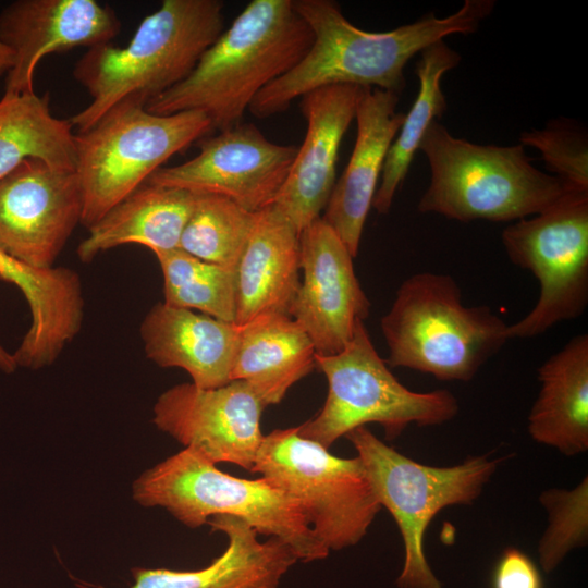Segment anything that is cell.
<instances>
[{
  "label": "cell",
  "instance_id": "6da1fadb",
  "mask_svg": "<svg viewBox=\"0 0 588 588\" xmlns=\"http://www.w3.org/2000/svg\"><path fill=\"white\" fill-rule=\"evenodd\" d=\"M314 35L306 54L289 72L271 82L247 111L266 119L287 110L303 95L330 85L379 88L400 96L407 62L446 36L468 35L493 11L494 0H465L445 17L434 14L388 32H368L353 25L331 0H292Z\"/></svg>",
  "mask_w": 588,
  "mask_h": 588
},
{
  "label": "cell",
  "instance_id": "7a4b0ae2",
  "mask_svg": "<svg viewBox=\"0 0 588 588\" xmlns=\"http://www.w3.org/2000/svg\"><path fill=\"white\" fill-rule=\"evenodd\" d=\"M313 41L292 0H253L188 76L145 108L159 115L200 111L212 132L234 126L257 94L296 65Z\"/></svg>",
  "mask_w": 588,
  "mask_h": 588
},
{
  "label": "cell",
  "instance_id": "3957f363",
  "mask_svg": "<svg viewBox=\"0 0 588 588\" xmlns=\"http://www.w3.org/2000/svg\"><path fill=\"white\" fill-rule=\"evenodd\" d=\"M223 8L219 0H163L125 47L88 48L73 69L91 98L70 118L76 133L89 130L119 102L146 107L186 78L223 32Z\"/></svg>",
  "mask_w": 588,
  "mask_h": 588
},
{
  "label": "cell",
  "instance_id": "277c9868",
  "mask_svg": "<svg viewBox=\"0 0 588 588\" xmlns=\"http://www.w3.org/2000/svg\"><path fill=\"white\" fill-rule=\"evenodd\" d=\"M419 150L430 166V184L418 210L468 222H510L535 216L571 187L532 166L522 144L481 145L453 136L439 121Z\"/></svg>",
  "mask_w": 588,
  "mask_h": 588
},
{
  "label": "cell",
  "instance_id": "5b68a950",
  "mask_svg": "<svg viewBox=\"0 0 588 588\" xmlns=\"http://www.w3.org/2000/svg\"><path fill=\"white\" fill-rule=\"evenodd\" d=\"M387 364L442 381H470L506 343L507 326L488 306L464 305L453 277L418 272L381 318Z\"/></svg>",
  "mask_w": 588,
  "mask_h": 588
},
{
  "label": "cell",
  "instance_id": "8992f818",
  "mask_svg": "<svg viewBox=\"0 0 588 588\" xmlns=\"http://www.w3.org/2000/svg\"><path fill=\"white\" fill-rule=\"evenodd\" d=\"M133 498L143 506L166 509L191 528L216 515L238 517L258 535L285 542L304 562L330 552L289 494L264 477L252 480L222 473L191 448L144 471L133 483Z\"/></svg>",
  "mask_w": 588,
  "mask_h": 588
},
{
  "label": "cell",
  "instance_id": "52a82bcc",
  "mask_svg": "<svg viewBox=\"0 0 588 588\" xmlns=\"http://www.w3.org/2000/svg\"><path fill=\"white\" fill-rule=\"evenodd\" d=\"M211 133L210 120L200 111L159 115L128 100L112 107L89 130L74 135L81 223L93 226L169 158Z\"/></svg>",
  "mask_w": 588,
  "mask_h": 588
},
{
  "label": "cell",
  "instance_id": "ba28073f",
  "mask_svg": "<svg viewBox=\"0 0 588 588\" xmlns=\"http://www.w3.org/2000/svg\"><path fill=\"white\" fill-rule=\"evenodd\" d=\"M316 367L327 378L328 394L321 411L297 429L326 449L369 422L381 425L385 438L393 440L411 424L439 426L458 413V402L448 390L414 392L404 387L379 356L364 321L340 353L316 354Z\"/></svg>",
  "mask_w": 588,
  "mask_h": 588
},
{
  "label": "cell",
  "instance_id": "9c48e42d",
  "mask_svg": "<svg viewBox=\"0 0 588 588\" xmlns=\"http://www.w3.org/2000/svg\"><path fill=\"white\" fill-rule=\"evenodd\" d=\"M381 506L393 516L405 549L399 588H443L424 553V535L444 507L469 505L481 494L502 458L488 454L436 467L420 464L377 438L366 426L350 431Z\"/></svg>",
  "mask_w": 588,
  "mask_h": 588
},
{
  "label": "cell",
  "instance_id": "30bf717a",
  "mask_svg": "<svg viewBox=\"0 0 588 588\" xmlns=\"http://www.w3.org/2000/svg\"><path fill=\"white\" fill-rule=\"evenodd\" d=\"M252 473L298 503L329 551L358 543L382 507L358 456H334L297 427L265 434Z\"/></svg>",
  "mask_w": 588,
  "mask_h": 588
},
{
  "label": "cell",
  "instance_id": "8fae6325",
  "mask_svg": "<svg viewBox=\"0 0 588 588\" xmlns=\"http://www.w3.org/2000/svg\"><path fill=\"white\" fill-rule=\"evenodd\" d=\"M509 259L529 270L539 297L507 339H530L580 317L588 304V189H571L541 212L507 225L501 235Z\"/></svg>",
  "mask_w": 588,
  "mask_h": 588
},
{
  "label": "cell",
  "instance_id": "7c38bea8",
  "mask_svg": "<svg viewBox=\"0 0 588 588\" xmlns=\"http://www.w3.org/2000/svg\"><path fill=\"white\" fill-rule=\"evenodd\" d=\"M197 144V156L161 167L146 183L221 195L249 212L275 201L298 150V146L269 140L255 124L244 122Z\"/></svg>",
  "mask_w": 588,
  "mask_h": 588
},
{
  "label": "cell",
  "instance_id": "4fadbf2b",
  "mask_svg": "<svg viewBox=\"0 0 588 588\" xmlns=\"http://www.w3.org/2000/svg\"><path fill=\"white\" fill-rule=\"evenodd\" d=\"M266 406L242 380L213 389L176 384L156 401V427L212 464L231 463L252 471L264 433Z\"/></svg>",
  "mask_w": 588,
  "mask_h": 588
},
{
  "label": "cell",
  "instance_id": "5bb4252c",
  "mask_svg": "<svg viewBox=\"0 0 588 588\" xmlns=\"http://www.w3.org/2000/svg\"><path fill=\"white\" fill-rule=\"evenodd\" d=\"M83 211L75 171L25 159L0 179V249L36 268H50Z\"/></svg>",
  "mask_w": 588,
  "mask_h": 588
},
{
  "label": "cell",
  "instance_id": "9a60e30c",
  "mask_svg": "<svg viewBox=\"0 0 588 588\" xmlns=\"http://www.w3.org/2000/svg\"><path fill=\"white\" fill-rule=\"evenodd\" d=\"M303 280L290 316L311 340L317 355L340 353L364 321L370 302L356 277L354 257L319 217L299 234Z\"/></svg>",
  "mask_w": 588,
  "mask_h": 588
},
{
  "label": "cell",
  "instance_id": "2e32d148",
  "mask_svg": "<svg viewBox=\"0 0 588 588\" xmlns=\"http://www.w3.org/2000/svg\"><path fill=\"white\" fill-rule=\"evenodd\" d=\"M120 30L114 10L95 0L11 2L0 12V41L13 59L4 95L35 93L34 72L45 56L110 44Z\"/></svg>",
  "mask_w": 588,
  "mask_h": 588
},
{
  "label": "cell",
  "instance_id": "e0dca14e",
  "mask_svg": "<svg viewBox=\"0 0 588 588\" xmlns=\"http://www.w3.org/2000/svg\"><path fill=\"white\" fill-rule=\"evenodd\" d=\"M366 87L330 85L301 97L307 122L304 142L286 181L272 204L301 234L324 210L336 182L342 138L355 119Z\"/></svg>",
  "mask_w": 588,
  "mask_h": 588
},
{
  "label": "cell",
  "instance_id": "ac0fdd59",
  "mask_svg": "<svg viewBox=\"0 0 588 588\" xmlns=\"http://www.w3.org/2000/svg\"><path fill=\"white\" fill-rule=\"evenodd\" d=\"M399 100L392 91L364 89L356 108L357 135L351 158L321 216L354 258L388 151L404 120L405 114L396 111Z\"/></svg>",
  "mask_w": 588,
  "mask_h": 588
},
{
  "label": "cell",
  "instance_id": "d6986e66",
  "mask_svg": "<svg viewBox=\"0 0 588 588\" xmlns=\"http://www.w3.org/2000/svg\"><path fill=\"white\" fill-rule=\"evenodd\" d=\"M146 356L160 367L185 370L192 383L213 389L231 382L240 326L195 310L157 303L144 317Z\"/></svg>",
  "mask_w": 588,
  "mask_h": 588
},
{
  "label": "cell",
  "instance_id": "ffe728a7",
  "mask_svg": "<svg viewBox=\"0 0 588 588\" xmlns=\"http://www.w3.org/2000/svg\"><path fill=\"white\" fill-rule=\"evenodd\" d=\"M0 279L24 295L30 324L13 353L17 367L51 365L79 332L84 296L79 275L66 267L36 268L0 249Z\"/></svg>",
  "mask_w": 588,
  "mask_h": 588
},
{
  "label": "cell",
  "instance_id": "44dd1931",
  "mask_svg": "<svg viewBox=\"0 0 588 588\" xmlns=\"http://www.w3.org/2000/svg\"><path fill=\"white\" fill-rule=\"evenodd\" d=\"M207 524L229 539L220 556L196 571L135 567L131 588H277L298 561L292 549L278 538L258 541L255 528L238 517L216 515ZM76 586L105 588L85 581H77Z\"/></svg>",
  "mask_w": 588,
  "mask_h": 588
},
{
  "label": "cell",
  "instance_id": "7402d4cb",
  "mask_svg": "<svg viewBox=\"0 0 588 588\" xmlns=\"http://www.w3.org/2000/svg\"><path fill=\"white\" fill-rule=\"evenodd\" d=\"M299 233L270 205L255 221L235 268V324L266 314L290 316L299 286Z\"/></svg>",
  "mask_w": 588,
  "mask_h": 588
},
{
  "label": "cell",
  "instance_id": "603a6c76",
  "mask_svg": "<svg viewBox=\"0 0 588 588\" xmlns=\"http://www.w3.org/2000/svg\"><path fill=\"white\" fill-rule=\"evenodd\" d=\"M541 384L528 415L538 443L566 456L588 450V335L579 334L538 369Z\"/></svg>",
  "mask_w": 588,
  "mask_h": 588
},
{
  "label": "cell",
  "instance_id": "cb8c5ba5",
  "mask_svg": "<svg viewBox=\"0 0 588 588\" xmlns=\"http://www.w3.org/2000/svg\"><path fill=\"white\" fill-rule=\"evenodd\" d=\"M315 368L314 344L291 316L266 314L240 326L231 380L245 381L265 406L279 404Z\"/></svg>",
  "mask_w": 588,
  "mask_h": 588
},
{
  "label": "cell",
  "instance_id": "d4e9b609",
  "mask_svg": "<svg viewBox=\"0 0 588 588\" xmlns=\"http://www.w3.org/2000/svg\"><path fill=\"white\" fill-rule=\"evenodd\" d=\"M197 193L145 183L90 226L77 247L84 262L102 252L126 244L152 253L179 248Z\"/></svg>",
  "mask_w": 588,
  "mask_h": 588
},
{
  "label": "cell",
  "instance_id": "484cf974",
  "mask_svg": "<svg viewBox=\"0 0 588 588\" xmlns=\"http://www.w3.org/2000/svg\"><path fill=\"white\" fill-rule=\"evenodd\" d=\"M419 54L416 65L419 91L390 146L372 201V207L381 215L389 212L428 127L445 112L446 99L441 79L462 59L443 39L431 44Z\"/></svg>",
  "mask_w": 588,
  "mask_h": 588
},
{
  "label": "cell",
  "instance_id": "4316f807",
  "mask_svg": "<svg viewBox=\"0 0 588 588\" xmlns=\"http://www.w3.org/2000/svg\"><path fill=\"white\" fill-rule=\"evenodd\" d=\"M74 128L50 110L49 93L7 96L0 100V179L25 159H39L75 171Z\"/></svg>",
  "mask_w": 588,
  "mask_h": 588
},
{
  "label": "cell",
  "instance_id": "83f0119b",
  "mask_svg": "<svg viewBox=\"0 0 588 588\" xmlns=\"http://www.w3.org/2000/svg\"><path fill=\"white\" fill-rule=\"evenodd\" d=\"M254 221L255 212L230 198L197 193L179 248L200 260L235 271Z\"/></svg>",
  "mask_w": 588,
  "mask_h": 588
},
{
  "label": "cell",
  "instance_id": "f1b7e54d",
  "mask_svg": "<svg viewBox=\"0 0 588 588\" xmlns=\"http://www.w3.org/2000/svg\"><path fill=\"white\" fill-rule=\"evenodd\" d=\"M163 277L164 303L235 323V271L180 248L154 252Z\"/></svg>",
  "mask_w": 588,
  "mask_h": 588
},
{
  "label": "cell",
  "instance_id": "f546056e",
  "mask_svg": "<svg viewBox=\"0 0 588 588\" xmlns=\"http://www.w3.org/2000/svg\"><path fill=\"white\" fill-rule=\"evenodd\" d=\"M539 500L549 519L539 541L538 554L541 568L550 573L569 551L587 544L588 479L585 477L572 490H546Z\"/></svg>",
  "mask_w": 588,
  "mask_h": 588
},
{
  "label": "cell",
  "instance_id": "4dcf8cb0",
  "mask_svg": "<svg viewBox=\"0 0 588 588\" xmlns=\"http://www.w3.org/2000/svg\"><path fill=\"white\" fill-rule=\"evenodd\" d=\"M524 147L537 149L552 175L578 189H588L587 132L575 121L556 119L542 130L523 132Z\"/></svg>",
  "mask_w": 588,
  "mask_h": 588
},
{
  "label": "cell",
  "instance_id": "1f68e13d",
  "mask_svg": "<svg viewBox=\"0 0 588 588\" xmlns=\"http://www.w3.org/2000/svg\"><path fill=\"white\" fill-rule=\"evenodd\" d=\"M491 588H543L539 568L522 550L506 548L497 561Z\"/></svg>",
  "mask_w": 588,
  "mask_h": 588
},
{
  "label": "cell",
  "instance_id": "d6a6232c",
  "mask_svg": "<svg viewBox=\"0 0 588 588\" xmlns=\"http://www.w3.org/2000/svg\"><path fill=\"white\" fill-rule=\"evenodd\" d=\"M13 66V59L10 49L0 41V75L8 74Z\"/></svg>",
  "mask_w": 588,
  "mask_h": 588
},
{
  "label": "cell",
  "instance_id": "836d02e7",
  "mask_svg": "<svg viewBox=\"0 0 588 588\" xmlns=\"http://www.w3.org/2000/svg\"><path fill=\"white\" fill-rule=\"evenodd\" d=\"M17 368L13 354L9 353L4 347L0 344V369L3 372L11 373L14 372Z\"/></svg>",
  "mask_w": 588,
  "mask_h": 588
}]
</instances>
